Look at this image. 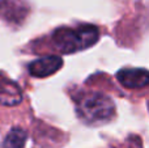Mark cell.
<instances>
[{
  "label": "cell",
  "instance_id": "obj_1",
  "mask_svg": "<svg viewBox=\"0 0 149 148\" xmlns=\"http://www.w3.org/2000/svg\"><path fill=\"white\" fill-rule=\"evenodd\" d=\"M100 38V30L94 25H81L79 28H62L52 34V43L64 54H72L93 46Z\"/></svg>",
  "mask_w": 149,
  "mask_h": 148
},
{
  "label": "cell",
  "instance_id": "obj_2",
  "mask_svg": "<svg viewBox=\"0 0 149 148\" xmlns=\"http://www.w3.org/2000/svg\"><path fill=\"white\" fill-rule=\"evenodd\" d=\"M77 113L85 123L102 125L115 114V105L109 96L102 93H88L79 100Z\"/></svg>",
  "mask_w": 149,
  "mask_h": 148
},
{
  "label": "cell",
  "instance_id": "obj_3",
  "mask_svg": "<svg viewBox=\"0 0 149 148\" xmlns=\"http://www.w3.org/2000/svg\"><path fill=\"white\" fill-rule=\"evenodd\" d=\"M63 66V59L58 55H49L34 60L29 66V72L34 77H47L59 71Z\"/></svg>",
  "mask_w": 149,
  "mask_h": 148
},
{
  "label": "cell",
  "instance_id": "obj_4",
  "mask_svg": "<svg viewBox=\"0 0 149 148\" xmlns=\"http://www.w3.org/2000/svg\"><path fill=\"white\" fill-rule=\"evenodd\" d=\"M116 79L126 88H143L149 85V71L143 68H123L116 73Z\"/></svg>",
  "mask_w": 149,
  "mask_h": 148
},
{
  "label": "cell",
  "instance_id": "obj_5",
  "mask_svg": "<svg viewBox=\"0 0 149 148\" xmlns=\"http://www.w3.org/2000/svg\"><path fill=\"white\" fill-rule=\"evenodd\" d=\"M22 101L21 89L13 81L0 76V105L3 106H16Z\"/></svg>",
  "mask_w": 149,
  "mask_h": 148
},
{
  "label": "cell",
  "instance_id": "obj_6",
  "mask_svg": "<svg viewBox=\"0 0 149 148\" xmlns=\"http://www.w3.org/2000/svg\"><path fill=\"white\" fill-rule=\"evenodd\" d=\"M28 139V134L22 128H12L4 142H3V148H24Z\"/></svg>",
  "mask_w": 149,
  "mask_h": 148
}]
</instances>
